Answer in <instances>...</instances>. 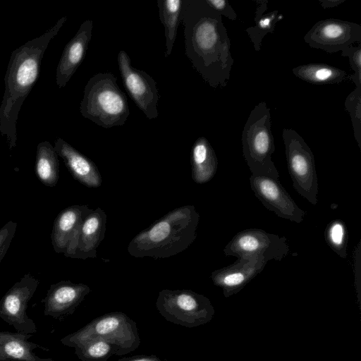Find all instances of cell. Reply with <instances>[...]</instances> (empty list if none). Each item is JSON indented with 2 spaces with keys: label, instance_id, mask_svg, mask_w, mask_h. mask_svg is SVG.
<instances>
[{
  "label": "cell",
  "instance_id": "1",
  "mask_svg": "<svg viewBox=\"0 0 361 361\" xmlns=\"http://www.w3.org/2000/svg\"><path fill=\"white\" fill-rule=\"evenodd\" d=\"M185 54L207 84L224 87L234 63L222 16L205 0H183Z\"/></svg>",
  "mask_w": 361,
  "mask_h": 361
},
{
  "label": "cell",
  "instance_id": "2",
  "mask_svg": "<svg viewBox=\"0 0 361 361\" xmlns=\"http://www.w3.org/2000/svg\"><path fill=\"white\" fill-rule=\"evenodd\" d=\"M66 20V16L61 18L44 33L20 45L11 54L0 105V132L6 137L10 150L16 147L20 109L39 78L42 60L49 42Z\"/></svg>",
  "mask_w": 361,
  "mask_h": 361
},
{
  "label": "cell",
  "instance_id": "3",
  "mask_svg": "<svg viewBox=\"0 0 361 361\" xmlns=\"http://www.w3.org/2000/svg\"><path fill=\"white\" fill-rule=\"evenodd\" d=\"M200 214L195 206L176 208L138 233L127 250L134 257L167 258L186 250L196 239Z\"/></svg>",
  "mask_w": 361,
  "mask_h": 361
},
{
  "label": "cell",
  "instance_id": "4",
  "mask_svg": "<svg viewBox=\"0 0 361 361\" xmlns=\"http://www.w3.org/2000/svg\"><path fill=\"white\" fill-rule=\"evenodd\" d=\"M80 111L82 116L104 128L125 124L130 114L125 93L111 73H99L87 82Z\"/></svg>",
  "mask_w": 361,
  "mask_h": 361
},
{
  "label": "cell",
  "instance_id": "5",
  "mask_svg": "<svg viewBox=\"0 0 361 361\" xmlns=\"http://www.w3.org/2000/svg\"><path fill=\"white\" fill-rule=\"evenodd\" d=\"M243 154L252 176L279 179L271 159L275 151L271 132V109L261 102L252 109L241 135Z\"/></svg>",
  "mask_w": 361,
  "mask_h": 361
},
{
  "label": "cell",
  "instance_id": "6",
  "mask_svg": "<svg viewBox=\"0 0 361 361\" xmlns=\"http://www.w3.org/2000/svg\"><path fill=\"white\" fill-rule=\"evenodd\" d=\"M94 338L111 342L121 356L134 351L140 344L136 322L121 312L104 314L92 320L75 332L61 339L66 346H75Z\"/></svg>",
  "mask_w": 361,
  "mask_h": 361
},
{
  "label": "cell",
  "instance_id": "7",
  "mask_svg": "<svg viewBox=\"0 0 361 361\" xmlns=\"http://www.w3.org/2000/svg\"><path fill=\"white\" fill-rule=\"evenodd\" d=\"M155 305L166 320L188 328L208 323L215 313L208 298L191 290L164 289Z\"/></svg>",
  "mask_w": 361,
  "mask_h": 361
},
{
  "label": "cell",
  "instance_id": "8",
  "mask_svg": "<svg viewBox=\"0 0 361 361\" xmlns=\"http://www.w3.org/2000/svg\"><path fill=\"white\" fill-rule=\"evenodd\" d=\"M282 138L288 169L294 189L313 205L317 204L318 180L314 154L293 129L283 128Z\"/></svg>",
  "mask_w": 361,
  "mask_h": 361
},
{
  "label": "cell",
  "instance_id": "9",
  "mask_svg": "<svg viewBox=\"0 0 361 361\" xmlns=\"http://www.w3.org/2000/svg\"><path fill=\"white\" fill-rule=\"evenodd\" d=\"M286 238L259 228H247L237 233L224 249L226 256L237 259L281 261L289 253Z\"/></svg>",
  "mask_w": 361,
  "mask_h": 361
},
{
  "label": "cell",
  "instance_id": "10",
  "mask_svg": "<svg viewBox=\"0 0 361 361\" xmlns=\"http://www.w3.org/2000/svg\"><path fill=\"white\" fill-rule=\"evenodd\" d=\"M39 284L37 279L27 273L14 283L0 300V318L13 326L17 332L27 334L37 332L36 324L28 317L26 310Z\"/></svg>",
  "mask_w": 361,
  "mask_h": 361
},
{
  "label": "cell",
  "instance_id": "11",
  "mask_svg": "<svg viewBox=\"0 0 361 361\" xmlns=\"http://www.w3.org/2000/svg\"><path fill=\"white\" fill-rule=\"evenodd\" d=\"M123 85L129 96L148 119L158 116L159 93L154 79L145 71L132 66L127 53L121 50L117 56Z\"/></svg>",
  "mask_w": 361,
  "mask_h": 361
},
{
  "label": "cell",
  "instance_id": "12",
  "mask_svg": "<svg viewBox=\"0 0 361 361\" xmlns=\"http://www.w3.org/2000/svg\"><path fill=\"white\" fill-rule=\"evenodd\" d=\"M312 48L327 53L343 51L361 42V25L340 19L328 18L317 22L304 36Z\"/></svg>",
  "mask_w": 361,
  "mask_h": 361
},
{
  "label": "cell",
  "instance_id": "13",
  "mask_svg": "<svg viewBox=\"0 0 361 361\" xmlns=\"http://www.w3.org/2000/svg\"><path fill=\"white\" fill-rule=\"evenodd\" d=\"M250 183L255 197L268 210L297 224L304 221L305 211L299 207L279 179L252 175Z\"/></svg>",
  "mask_w": 361,
  "mask_h": 361
},
{
  "label": "cell",
  "instance_id": "14",
  "mask_svg": "<svg viewBox=\"0 0 361 361\" xmlns=\"http://www.w3.org/2000/svg\"><path fill=\"white\" fill-rule=\"evenodd\" d=\"M90 292L84 283L63 280L51 284L47 290L44 303V314L62 320L71 315Z\"/></svg>",
  "mask_w": 361,
  "mask_h": 361
},
{
  "label": "cell",
  "instance_id": "15",
  "mask_svg": "<svg viewBox=\"0 0 361 361\" xmlns=\"http://www.w3.org/2000/svg\"><path fill=\"white\" fill-rule=\"evenodd\" d=\"M106 214L100 207L92 210L83 221L66 257L85 259L94 258L105 236Z\"/></svg>",
  "mask_w": 361,
  "mask_h": 361
},
{
  "label": "cell",
  "instance_id": "16",
  "mask_svg": "<svg viewBox=\"0 0 361 361\" xmlns=\"http://www.w3.org/2000/svg\"><path fill=\"white\" fill-rule=\"evenodd\" d=\"M92 29L93 21L85 20L66 45L56 71V82L59 88L66 85L82 63L92 38Z\"/></svg>",
  "mask_w": 361,
  "mask_h": 361
},
{
  "label": "cell",
  "instance_id": "17",
  "mask_svg": "<svg viewBox=\"0 0 361 361\" xmlns=\"http://www.w3.org/2000/svg\"><path fill=\"white\" fill-rule=\"evenodd\" d=\"M267 263L260 259H237L233 264L214 271L211 279L228 298L243 289L264 269Z\"/></svg>",
  "mask_w": 361,
  "mask_h": 361
},
{
  "label": "cell",
  "instance_id": "18",
  "mask_svg": "<svg viewBox=\"0 0 361 361\" xmlns=\"http://www.w3.org/2000/svg\"><path fill=\"white\" fill-rule=\"evenodd\" d=\"M92 211L87 205H72L61 210L54 219L51 240L56 253L67 254L85 217Z\"/></svg>",
  "mask_w": 361,
  "mask_h": 361
},
{
  "label": "cell",
  "instance_id": "19",
  "mask_svg": "<svg viewBox=\"0 0 361 361\" xmlns=\"http://www.w3.org/2000/svg\"><path fill=\"white\" fill-rule=\"evenodd\" d=\"M54 149L73 178L90 188L102 185V176L96 164L61 137L54 142Z\"/></svg>",
  "mask_w": 361,
  "mask_h": 361
},
{
  "label": "cell",
  "instance_id": "20",
  "mask_svg": "<svg viewBox=\"0 0 361 361\" xmlns=\"http://www.w3.org/2000/svg\"><path fill=\"white\" fill-rule=\"evenodd\" d=\"M32 334L0 331V361H54L38 357L33 350L44 348L28 341Z\"/></svg>",
  "mask_w": 361,
  "mask_h": 361
},
{
  "label": "cell",
  "instance_id": "21",
  "mask_svg": "<svg viewBox=\"0 0 361 361\" xmlns=\"http://www.w3.org/2000/svg\"><path fill=\"white\" fill-rule=\"evenodd\" d=\"M190 163L192 178L196 183H206L216 174L218 159L206 137H200L195 141L191 149Z\"/></svg>",
  "mask_w": 361,
  "mask_h": 361
},
{
  "label": "cell",
  "instance_id": "22",
  "mask_svg": "<svg viewBox=\"0 0 361 361\" xmlns=\"http://www.w3.org/2000/svg\"><path fill=\"white\" fill-rule=\"evenodd\" d=\"M255 2L256 4L255 25L246 28L245 31L255 51H259L264 37L267 34L274 32L277 23L283 18V16L279 14L278 11L266 12L267 0H255Z\"/></svg>",
  "mask_w": 361,
  "mask_h": 361
},
{
  "label": "cell",
  "instance_id": "23",
  "mask_svg": "<svg viewBox=\"0 0 361 361\" xmlns=\"http://www.w3.org/2000/svg\"><path fill=\"white\" fill-rule=\"evenodd\" d=\"M35 173L44 185L54 187L59 178V161L54 146L48 141L37 145L35 157Z\"/></svg>",
  "mask_w": 361,
  "mask_h": 361
},
{
  "label": "cell",
  "instance_id": "24",
  "mask_svg": "<svg viewBox=\"0 0 361 361\" xmlns=\"http://www.w3.org/2000/svg\"><path fill=\"white\" fill-rule=\"evenodd\" d=\"M292 72L297 78L312 84H339L348 79V76L341 68L317 63L296 66L292 69Z\"/></svg>",
  "mask_w": 361,
  "mask_h": 361
},
{
  "label": "cell",
  "instance_id": "25",
  "mask_svg": "<svg viewBox=\"0 0 361 361\" xmlns=\"http://www.w3.org/2000/svg\"><path fill=\"white\" fill-rule=\"evenodd\" d=\"M159 18L164 27L165 56L172 52L179 23L181 22L183 0H157Z\"/></svg>",
  "mask_w": 361,
  "mask_h": 361
},
{
  "label": "cell",
  "instance_id": "26",
  "mask_svg": "<svg viewBox=\"0 0 361 361\" xmlns=\"http://www.w3.org/2000/svg\"><path fill=\"white\" fill-rule=\"evenodd\" d=\"M75 354L81 361H107L117 354L116 347L109 341L94 338L75 348Z\"/></svg>",
  "mask_w": 361,
  "mask_h": 361
},
{
  "label": "cell",
  "instance_id": "27",
  "mask_svg": "<svg viewBox=\"0 0 361 361\" xmlns=\"http://www.w3.org/2000/svg\"><path fill=\"white\" fill-rule=\"evenodd\" d=\"M324 238L334 252L339 257L346 258L348 234L345 222L341 219L331 221L326 227Z\"/></svg>",
  "mask_w": 361,
  "mask_h": 361
},
{
  "label": "cell",
  "instance_id": "28",
  "mask_svg": "<svg viewBox=\"0 0 361 361\" xmlns=\"http://www.w3.org/2000/svg\"><path fill=\"white\" fill-rule=\"evenodd\" d=\"M344 106L350 117L354 137L361 149V87H355L348 95Z\"/></svg>",
  "mask_w": 361,
  "mask_h": 361
},
{
  "label": "cell",
  "instance_id": "29",
  "mask_svg": "<svg viewBox=\"0 0 361 361\" xmlns=\"http://www.w3.org/2000/svg\"><path fill=\"white\" fill-rule=\"evenodd\" d=\"M341 56L349 59L350 68L354 71L353 74L348 76V79L356 87H361V45L348 47L342 51Z\"/></svg>",
  "mask_w": 361,
  "mask_h": 361
},
{
  "label": "cell",
  "instance_id": "30",
  "mask_svg": "<svg viewBox=\"0 0 361 361\" xmlns=\"http://www.w3.org/2000/svg\"><path fill=\"white\" fill-rule=\"evenodd\" d=\"M17 229V223L9 221L0 228V263L6 255Z\"/></svg>",
  "mask_w": 361,
  "mask_h": 361
},
{
  "label": "cell",
  "instance_id": "31",
  "mask_svg": "<svg viewBox=\"0 0 361 361\" xmlns=\"http://www.w3.org/2000/svg\"><path fill=\"white\" fill-rule=\"evenodd\" d=\"M206 3L221 16H224L231 20L238 18L237 14L227 0H205Z\"/></svg>",
  "mask_w": 361,
  "mask_h": 361
},
{
  "label": "cell",
  "instance_id": "32",
  "mask_svg": "<svg viewBox=\"0 0 361 361\" xmlns=\"http://www.w3.org/2000/svg\"><path fill=\"white\" fill-rule=\"evenodd\" d=\"M355 280H356V286L357 290L358 293L359 298V290H360V241H359L356 250H355Z\"/></svg>",
  "mask_w": 361,
  "mask_h": 361
},
{
  "label": "cell",
  "instance_id": "33",
  "mask_svg": "<svg viewBox=\"0 0 361 361\" xmlns=\"http://www.w3.org/2000/svg\"><path fill=\"white\" fill-rule=\"evenodd\" d=\"M117 361H161V360L155 355H141L123 357L118 359Z\"/></svg>",
  "mask_w": 361,
  "mask_h": 361
},
{
  "label": "cell",
  "instance_id": "34",
  "mask_svg": "<svg viewBox=\"0 0 361 361\" xmlns=\"http://www.w3.org/2000/svg\"><path fill=\"white\" fill-rule=\"evenodd\" d=\"M345 0H319V2L324 9L336 7L343 4Z\"/></svg>",
  "mask_w": 361,
  "mask_h": 361
},
{
  "label": "cell",
  "instance_id": "35",
  "mask_svg": "<svg viewBox=\"0 0 361 361\" xmlns=\"http://www.w3.org/2000/svg\"><path fill=\"white\" fill-rule=\"evenodd\" d=\"M166 361H169V360H166ZM176 361H180V360H176Z\"/></svg>",
  "mask_w": 361,
  "mask_h": 361
}]
</instances>
